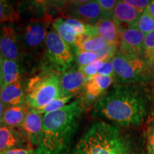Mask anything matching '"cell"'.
I'll return each instance as SVG.
<instances>
[{
	"label": "cell",
	"instance_id": "obj_36",
	"mask_svg": "<svg viewBox=\"0 0 154 154\" xmlns=\"http://www.w3.org/2000/svg\"><path fill=\"white\" fill-rule=\"evenodd\" d=\"M5 104H4L1 100H0V125L2 124V122L3 116L4 113H5Z\"/></svg>",
	"mask_w": 154,
	"mask_h": 154
},
{
	"label": "cell",
	"instance_id": "obj_26",
	"mask_svg": "<svg viewBox=\"0 0 154 154\" xmlns=\"http://www.w3.org/2000/svg\"><path fill=\"white\" fill-rule=\"evenodd\" d=\"M75 50V60L79 65V68L89 65L99 59V57L96 52L92 51H82L79 49Z\"/></svg>",
	"mask_w": 154,
	"mask_h": 154
},
{
	"label": "cell",
	"instance_id": "obj_13",
	"mask_svg": "<svg viewBox=\"0 0 154 154\" xmlns=\"http://www.w3.org/2000/svg\"><path fill=\"white\" fill-rule=\"evenodd\" d=\"M86 77L79 69H72L65 71L60 77L61 96H74L85 86Z\"/></svg>",
	"mask_w": 154,
	"mask_h": 154
},
{
	"label": "cell",
	"instance_id": "obj_6",
	"mask_svg": "<svg viewBox=\"0 0 154 154\" xmlns=\"http://www.w3.org/2000/svg\"><path fill=\"white\" fill-rule=\"evenodd\" d=\"M46 56L49 64L57 72H65L72 66L75 57L72 48L54 28L48 32L45 41Z\"/></svg>",
	"mask_w": 154,
	"mask_h": 154
},
{
	"label": "cell",
	"instance_id": "obj_23",
	"mask_svg": "<svg viewBox=\"0 0 154 154\" xmlns=\"http://www.w3.org/2000/svg\"><path fill=\"white\" fill-rule=\"evenodd\" d=\"M133 28L137 29L145 34L154 31V19L150 14L148 8L140 14L139 18Z\"/></svg>",
	"mask_w": 154,
	"mask_h": 154
},
{
	"label": "cell",
	"instance_id": "obj_15",
	"mask_svg": "<svg viewBox=\"0 0 154 154\" xmlns=\"http://www.w3.org/2000/svg\"><path fill=\"white\" fill-rule=\"evenodd\" d=\"M26 91L22 81L2 88L0 90V100L9 107L24 105Z\"/></svg>",
	"mask_w": 154,
	"mask_h": 154
},
{
	"label": "cell",
	"instance_id": "obj_30",
	"mask_svg": "<svg viewBox=\"0 0 154 154\" xmlns=\"http://www.w3.org/2000/svg\"><path fill=\"white\" fill-rule=\"evenodd\" d=\"M147 154H154V123L149 127L146 134Z\"/></svg>",
	"mask_w": 154,
	"mask_h": 154
},
{
	"label": "cell",
	"instance_id": "obj_17",
	"mask_svg": "<svg viewBox=\"0 0 154 154\" xmlns=\"http://www.w3.org/2000/svg\"><path fill=\"white\" fill-rule=\"evenodd\" d=\"M106 42L99 35L86 33L77 36L74 49L96 52L106 46Z\"/></svg>",
	"mask_w": 154,
	"mask_h": 154
},
{
	"label": "cell",
	"instance_id": "obj_31",
	"mask_svg": "<svg viewBox=\"0 0 154 154\" xmlns=\"http://www.w3.org/2000/svg\"><path fill=\"white\" fill-rule=\"evenodd\" d=\"M125 2L140 12H143L147 9L151 3V1L148 0H126Z\"/></svg>",
	"mask_w": 154,
	"mask_h": 154
},
{
	"label": "cell",
	"instance_id": "obj_37",
	"mask_svg": "<svg viewBox=\"0 0 154 154\" xmlns=\"http://www.w3.org/2000/svg\"><path fill=\"white\" fill-rule=\"evenodd\" d=\"M148 9H149L150 14L153 17V19H154V1H151V3L148 7Z\"/></svg>",
	"mask_w": 154,
	"mask_h": 154
},
{
	"label": "cell",
	"instance_id": "obj_24",
	"mask_svg": "<svg viewBox=\"0 0 154 154\" xmlns=\"http://www.w3.org/2000/svg\"><path fill=\"white\" fill-rule=\"evenodd\" d=\"M53 28L56 32H57L58 34L61 36V38L68 45L70 46L71 47L74 48L75 47L76 42V36H75L72 34H69L67 32L66 27H65L64 22L63 19L59 18L56 19L53 23Z\"/></svg>",
	"mask_w": 154,
	"mask_h": 154
},
{
	"label": "cell",
	"instance_id": "obj_29",
	"mask_svg": "<svg viewBox=\"0 0 154 154\" xmlns=\"http://www.w3.org/2000/svg\"><path fill=\"white\" fill-rule=\"evenodd\" d=\"M103 11V19L112 18L113 10L118 1L115 0H99L97 1Z\"/></svg>",
	"mask_w": 154,
	"mask_h": 154
},
{
	"label": "cell",
	"instance_id": "obj_32",
	"mask_svg": "<svg viewBox=\"0 0 154 154\" xmlns=\"http://www.w3.org/2000/svg\"><path fill=\"white\" fill-rule=\"evenodd\" d=\"M99 74L103 75V76H113L115 77V73L113 70V67L112 64V61L111 60L105 61L103 63V66L101 67L99 70Z\"/></svg>",
	"mask_w": 154,
	"mask_h": 154
},
{
	"label": "cell",
	"instance_id": "obj_33",
	"mask_svg": "<svg viewBox=\"0 0 154 154\" xmlns=\"http://www.w3.org/2000/svg\"><path fill=\"white\" fill-rule=\"evenodd\" d=\"M1 154H36L35 151L32 148L26 149H15L0 153Z\"/></svg>",
	"mask_w": 154,
	"mask_h": 154
},
{
	"label": "cell",
	"instance_id": "obj_7",
	"mask_svg": "<svg viewBox=\"0 0 154 154\" xmlns=\"http://www.w3.org/2000/svg\"><path fill=\"white\" fill-rule=\"evenodd\" d=\"M50 17L32 19L23 28L20 37L24 50L34 51L43 47L49 32Z\"/></svg>",
	"mask_w": 154,
	"mask_h": 154
},
{
	"label": "cell",
	"instance_id": "obj_19",
	"mask_svg": "<svg viewBox=\"0 0 154 154\" xmlns=\"http://www.w3.org/2000/svg\"><path fill=\"white\" fill-rule=\"evenodd\" d=\"M22 74V68L19 61L4 59L3 85L2 88L21 81Z\"/></svg>",
	"mask_w": 154,
	"mask_h": 154
},
{
	"label": "cell",
	"instance_id": "obj_25",
	"mask_svg": "<svg viewBox=\"0 0 154 154\" xmlns=\"http://www.w3.org/2000/svg\"><path fill=\"white\" fill-rule=\"evenodd\" d=\"M73 97L74 96H60V97L54 99L52 101L48 103L46 106L42 108V109H36V110H34V109H33V110L38 113H41V114H45V113H47L54 112V111L60 110V109L64 107L67 102H69V100L72 99Z\"/></svg>",
	"mask_w": 154,
	"mask_h": 154
},
{
	"label": "cell",
	"instance_id": "obj_12",
	"mask_svg": "<svg viewBox=\"0 0 154 154\" xmlns=\"http://www.w3.org/2000/svg\"><path fill=\"white\" fill-rule=\"evenodd\" d=\"M26 148L32 147L22 131L0 125V153L11 149Z\"/></svg>",
	"mask_w": 154,
	"mask_h": 154
},
{
	"label": "cell",
	"instance_id": "obj_28",
	"mask_svg": "<svg viewBox=\"0 0 154 154\" xmlns=\"http://www.w3.org/2000/svg\"><path fill=\"white\" fill-rule=\"evenodd\" d=\"M104 62L105 61L101 60V59H98L91 64L87 65L86 66L80 67L79 69L84 74V76L86 77V79L88 80L99 73V70L103 66Z\"/></svg>",
	"mask_w": 154,
	"mask_h": 154
},
{
	"label": "cell",
	"instance_id": "obj_5",
	"mask_svg": "<svg viewBox=\"0 0 154 154\" xmlns=\"http://www.w3.org/2000/svg\"><path fill=\"white\" fill-rule=\"evenodd\" d=\"M111 61L115 78L122 85H132L149 79L150 66L142 58L129 59L118 52Z\"/></svg>",
	"mask_w": 154,
	"mask_h": 154
},
{
	"label": "cell",
	"instance_id": "obj_38",
	"mask_svg": "<svg viewBox=\"0 0 154 154\" xmlns=\"http://www.w3.org/2000/svg\"><path fill=\"white\" fill-rule=\"evenodd\" d=\"M0 154H1V153H0Z\"/></svg>",
	"mask_w": 154,
	"mask_h": 154
},
{
	"label": "cell",
	"instance_id": "obj_2",
	"mask_svg": "<svg viewBox=\"0 0 154 154\" xmlns=\"http://www.w3.org/2000/svg\"><path fill=\"white\" fill-rule=\"evenodd\" d=\"M85 108L84 96L43 116V135L36 154H69Z\"/></svg>",
	"mask_w": 154,
	"mask_h": 154
},
{
	"label": "cell",
	"instance_id": "obj_22",
	"mask_svg": "<svg viewBox=\"0 0 154 154\" xmlns=\"http://www.w3.org/2000/svg\"><path fill=\"white\" fill-rule=\"evenodd\" d=\"M141 58L150 66L154 64V31L146 34Z\"/></svg>",
	"mask_w": 154,
	"mask_h": 154
},
{
	"label": "cell",
	"instance_id": "obj_11",
	"mask_svg": "<svg viewBox=\"0 0 154 154\" xmlns=\"http://www.w3.org/2000/svg\"><path fill=\"white\" fill-rule=\"evenodd\" d=\"M43 114L29 109L23 124L19 129L24 133L29 143L35 150L39 145L43 135Z\"/></svg>",
	"mask_w": 154,
	"mask_h": 154
},
{
	"label": "cell",
	"instance_id": "obj_10",
	"mask_svg": "<svg viewBox=\"0 0 154 154\" xmlns=\"http://www.w3.org/2000/svg\"><path fill=\"white\" fill-rule=\"evenodd\" d=\"M73 7H69L66 14L86 24L95 25L103 19V11L97 1L72 2Z\"/></svg>",
	"mask_w": 154,
	"mask_h": 154
},
{
	"label": "cell",
	"instance_id": "obj_18",
	"mask_svg": "<svg viewBox=\"0 0 154 154\" xmlns=\"http://www.w3.org/2000/svg\"><path fill=\"white\" fill-rule=\"evenodd\" d=\"M28 109L24 105L9 106L5 109L2 124L14 128H19L23 124Z\"/></svg>",
	"mask_w": 154,
	"mask_h": 154
},
{
	"label": "cell",
	"instance_id": "obj_20",
	"mask_svg": "<svg viewBox=\"0 0 154 154\" xmlns=\"http://www.w3.org/2000/svg\"><path fill=\"white\" fill-rule=\"evenodd\" d=\"M19 12L8 1L0 0V26L18 21Z\"/></svg>",
	"mask_w": 154,
	"mask_h": 154
},
{
	"label": "cell",
	"instance_id": "obj_14",
	"mask_svg": "<svg viewBox=\"0 0 154 154\" xmlns=\"http://www.w3.org/2000/svg\"><path fill=\"white\" fill-rule=\"evenodd\" d=\"M99 35L106 43L113 47H118L120 44L121 29L113 18L102 19L94 25Z\"/></svg>",
	"mask_w": 154,
	"mask_h": 154
},
{
	"label": "cell",
	"instance_id": "obj_8",
	"mask_svg": "<svg viewBox=\"0 0 154 154\" xmlns=\"http://www.w3.org/2000/svg\"><path fill=\"white\" fill-rule=\"evenodd\" d=\"M19 34L10 24L0 26V53L5 59L20 61L23 54Z\"/></svg>",
	"mask_w": 154,
	"mask_h": 154
},
{
	"label": "cell",
	"instance_id": "obj_3",
	"mask_svg": "<svg viewBox=\"0 0 154 154\" xmlns=\"http://www.w3.org/2000/svg\"><path fill=\"white\" fill-rule=\"evenodd\" d=\"M138 143L117 126L94 122L69 154H124Z\"/></svg>",
	"mask_w": 154,
	"mask_h": 154
},
{
	"label": "cell",
	"instance_id": "obj_4",
	"mask_svg": "<svg viewBox=\"0 0 154 154\" xmlns=\"http://www.w3.org/2000/svg\"><path fill=\"white\" fill-rule=\"evenodd\" d=\"M60 77L57 71L49 69L31 78L25 90L26 105L36 110L61 96Z\"/></svg>",
	"mask_w": 154,
	"mask_h": 154
},
{
	"label": "cell",
	"instance_id": "obj_34",
	"mask_svg": "<svg viewBox=\"0 0 154 154\" xmlns=\"http://www.w3.org/2000/svg\"><path fill=\"white\" fill-rule=\"evenodd\" d=\"M124 154H146L144 152L143 148L140 146L139 144L137 143L136 146H134L132 149L128 150V151Z\"/></svg>",
	"mask_w": 154,
	"mask_h": 154
},
{
	"label": "cell",
	"instance_id": "obj_9",
	"mask_svg": "<svg viewBox=\"0 0 154 154\" xmlns=\"http://www.w3.org/2000/svg\"><path fill=\"white\" fill-rule=\"evenodd\" d=\"M146 34L136 28L121 30L119 53L126 58H141Z\"/></svg>",
	"mask_w": 154,
	"mask_h": 154
},
{
	"label": "cell",
	"instance_id": "obj_35",
	"mask_svg": "<svg viewBox=\"0 0 154 154\" xmlns=\"http://www.w3.org/2000/svg\"><path fill=\"white\" fill-rule=\"evenodd\" d=\"M4 57L0 53V88L2 87L3 85V63H4Z\"/></svg>",
	"mask_w": 154,
	"mask_h": 154
},
{
	"label": "cell",
	"instance_id": "obj_1",
	"mask_svg": "<svg viewBox=\"0 0 154 154\" xmlns=\"http://www.w3.org/2000/svg\"><path fill=\"white\" fill-rule=\"evenodd\" d=\"M149 94L141 86L119 85L103 95L92 114L124 127L143 124L149 113Z\"/></svg>",
	"mask_w": 154,
	"mask_h": 154
},
{
	"label": "cell",
	"instance_id": "obj_27",
	"mask_svg": "<svg viewBox=\"0 0 154 154\" xmlns=\"http://www.w3.org/2000/svg\"><path fill=\"white\" fill-rule=\"evenodd\" d=\"M114 78L115 77L113 76H103V75L97 74L89 79L93 82L96 87L103 94L112 84Z\"/></svg>",
	"mask_w": 154,
	"mask_h": 154
},
{
	"label": "cell",
	"instance_id": "obj_21",
	"mask_svg": "<svg viewBox=\"0 0 154 154\" xmlns=\"http://www.w3.org/2000/svg\"><path fill=\"white\" fill-rule=\"evenodd\" d=\"M63 22L67 32L76 37L88 33L93 26L74 18L63 19Z\"/></svg>",
	"mask_w": 154,
	"mask_h": 154
},
{
	"label": "cell",
	"instance_id": "obj_16",
	"mask_svg": "<svg viewBox=\"0 0 154 154\" xmlns=\"http://www.w3.org/2000/svg\"><path fill=\"white\" fill-rule=\"evenodd\" d=\"M141 13L125 1H118L113 10L112 18L119 27L122 24H126L129 26L128 28H133Z\"/></svg>",
	"mask_w": 154,
	"mask_h": 154
}]
</instances>
